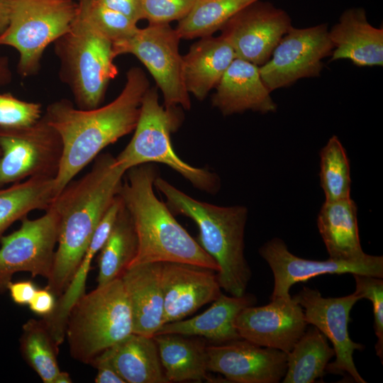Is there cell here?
Returning <instances> with one entry per match:
<instances>
[{
	"label": "cell",
	"instance_id": "obj_25",
	"mask_svg": "<svg viewBox=\"0 0 383 383\" xmlns=\"http://www.w3.org/2000/svg\"><path fill=\"white\" fill-rule=\"evenodd\" d=\"M126 383H168L153 337L132 333L104 350Z\"/></svg>",
	"mask_w": 383,
	"mask_h": 383
},
{
	"label": "cell",
	"instance_id": "obj_24",
	"mask_svg": "<svg viewBox=\"0 0 383 383\" xmlns=\"http://www.w3.org/2000/svg\"><path fill=\"white\" fill-rule=\"evenodd\" d=\"M355 201L347 199L325 201L317 218V226L330 258L360 261L368 255L362 249Z\"/></svg>",
	"mask_w": 383,
	"mask_h": 383
},
{
	"label": "cell",
	"instance_id": "obj_20",
	"mask_svg": "<svg viewBox=\"0 0 383 383\" xmlns=\"http://www.w3.org/2000/svg\"><path fill=\"white\" fill-rule=\"evenodd\" d=\"M331 61L348 60L359 67L382 66L383 28L372 26L362 8H350L328 30Z\"/></svg>",
	"mask_w": 383,
	"mask_h": 383
},
{
	"label": "cell",
	"instance_id": "obj_44",
	"mask_svg": "<svg viewBox=\"0 0 383 383\" xmlns=\"http://www.w3.org/2000/svg\"><path fill=\"white\" fill-rule=\"evenodd\" d=\"M81 1V0H78V1Z\"/></svg>",
	"mask_w": 383,
	"mask_h": 383
},
{
	"label": "cell",
	"instance_id": "obj_38",
	"mask_svg": "<svg viewBox=\"0 0 383 383\" xmlns=\"http://www.w3.org/2000/svg\"><path fill=\"white\" fill-rule=\"evenodd\" d=\"M97 370L96 383H126L110 361L101 353L91 364Z\"/></svg>",
	"mask_w": 383,
	"mask_h": 383
},
{
	"label": "cell",
	"instance_id": "obj_8",
	"mask_svg": "<svg viewBox=\"0 0 383 383\" xmlns=\"http://www.w3.org/2000/svg\"><path fill=\"white\" fill-rule=\"evenodd\" d=\"M77 13L78 3L72 0H13L0 45L18 51L22 77L37 74L45 50L70 30Z\"/></svg>",
	"mask_w": 383,
	"mask_h": 383
},
{
	"label": "cell",
	"instance_id": "obj_22",
	"mask_svg": "<svg viewBox=\"0 0 383 383\" xmlns=\"http://www.w3.org/2000/svg\"><path fill=\"white\" fill-rule=\"evenodd\" d=\"M256 302L252 295L227 296L222 293L203 313L191 318L163 324L157 334L172 333L201 336L212 342L224 343L241 339L235 321L244 308Z\"/></svg>",
	"mask_w": 383,
	"mask_h": 383
},
{
	"label": "cell",
	"instance_id": "obj_37",
	"mask_svg": "<svg viewBox=\"0 0 383 383\" xmlns=\"http://www.w3.org/2000/svg\"><path fill=\"white\" fill-rule=\"evenodd\" d=\"M56 303L55 295L45 287L36 290L28 306L33 313L45 317L53 312Z\"/></svg>",
	"mask_w": 383,
	"mask_h": 383
},
{
	"label": "cell",
	"instance_id": "obj_19",
	"mask_svg": "<svg viewBox=\"0 0 383 383\" xmlns=\"http://www.w3.org/2000/svg\"><path fill=\"white\" fill-rule=\"evenodd\" d=\"M213 106L224 116L248 110L267 113L277 110L271 91L264 84L259 67L235 58L216 87Z\"/></svg>",
	"mask_w": 383,
	"mask_h": 383
},
{
	"label": "cell",
	"instance_id": "obj_5",
	"mask_svg": "<svg viewBox=\"0 0 383 383\" xmlns=\"http://www.w3.org/2000/svg\"><path fill=\"white\" fill-rule=\"evenodd\" d=\"M133 333L128 298L121 277L84 294L70 311L65 336L72 357L91 365Z\"/></svg>",
	"mask_w": 383,
	"mask_h": 383
},
{
	"label": "cell",
	"instance_id": "obj_23",
	"mask_svg": "<svg viewBox=\"0 0 383 383\" xmlns=\"http://www.w3.org/2000/svg\"><path fill=\"white\" fill-rule=\"evenodd\" d=\"M235 58L232 47L221 35L201 38L182 56V77L187 92L199 100L204 99Z\"/></svg>",
	"mask_w": 383,
	"mask_h": 383
},
{
	"label": "cell",
	"instance_id": "obj_7",
	"mask_svg": "<svg viewBox=\"0 0 383 383\" xmlns=\"http://www.w3.org/2000/svg\"><path fill=\"white\" fill-rule=\"evenodd\" d=\"M175 109L160 104L156 89L144 94L134 134L116 164L124 170L146 163L166 165L188 180L194 187L210 194L220 188L218 177L206 169L194 167L184 162L173 150L170 135L178 127Z\"/></svg>",
	"mask_w": 383,
	"mask_h": 383
},
{
	"label": "cell",
	"instance_id": "obj_3",
	"mask_svg": "<svg viewBox=\"0 0 383 383\" xmlns=\"http://www.w3.org/2000/svg\"><path fill=\"white\" fill-rule=\"evenodd\" d=\"M119 195L138 236L137 254L130 266L148 262H180L218 272L216 262L174 218L155 194L158 175L153 163L133 167L126 173Z\"/></svg>",
	"mask_w": 383,
	"mask_h": 383
},
{
	"label": "cell",
	"instance_id": "obj_29",
	"mask_svg": "<svg viewBox=\"0 0 383 383\" xmlns=\"http://www.w3.org/2000/svg\"><path fill=\"white\" fill-rule=\"evenodd\" d=\"M335 355L328 339L315 326L305 331L287 353L284 383H312L322 378L329 360Z\"/></svg>",
	"mask_w": 383,
	"mask_h": 383
},
{
	"label": "cell",
	"instance_id": "obj_39",
	"mask_svg": "<svg viewBox=\"0 0 383 383\" xmlns=\"http://www.w3.org/2000/svg\"><path fill=\"white\" fill-rule=\"evenodd\" d=\"M38 288L30 280L12 282L7 285L12 301L21 306L28 305Z\"/></svg>",
	"mask_w": 383,
	"mask_h": 383
},
{
	"label": "cell",
	"instance_id": "obj_27",
	"mask_svg": "<svg viewBox=\"0 0 383 383\" xmlns=\"http://www.w3.org/2000/svg\"><path fill=\"white\" fill-rule=\"evenodd\" d=\"M55 197L54 177H31L0 188V238L29 212L48 209Z\"/></svg>",
	"mask_w": 383,
	"mask_h": 383
},
{
	"label": "cell",
	"instance_id": "obj_33",
	"mask_svg": "<svg viewBox=\"0 0 383 383\" xmlns=\"http://www.w3.org/2000/svg\"><path fill=\"white\" fill-rule=\"evenodd\" d=\"M77 3L79 13L112 43L129 37L138 28L135 21L96 0H81Z\"/></svg>",
	"mask_w": 383,
	"mask_h": 383
},
{
	"label": "cell",
	"instance_id": "obj_16",
	"mask_svg": "<svg viewBox=\"0 0 383 383\" xmlns=\"http://www.w3.org/2000/svg\"><path fill=\"white\" fill-rule=\"evenodd\" d=\"M303 308L293 299H271L262 306L244 308L235 318L241 339L288 353L306 331Z\"/></svg>",
	"mask_w": 383,
	"mask_h": 383
},
{
	"label": "cell",
	"instance_id": "obj_15",
	"mask_svg": "<svg viewBox=\"0 0 383 383\" xmlns=\"http://www.w3.org/2000/svg\"><path fill=\"white\" fill-rule=\"evenodd\" d=\"M259 252L273 272L274 285L271 299L291 298L289 289L293 284L321 274L350 273L383 277L382 256L368 255L365 259L355 262L331 258L303 259L289 252L284 242L277 238L265 243Z\"/></svg>",
	"mask_w": 383,
	"mask_h": 383
},
{
	"label": "cell",
	"instance_id": "obj_35",
	"mask_svg": "<svg viewBox=\"0 0 383 383\" xmlns=\"http://www.w3.org/2000/svg\"><path fill=\"white\" fill-rule=\"evenodd\" d=\"M355 280L354 293L362 299L372 301L374 313V329L377 338L376 354L383 359V281L382 278L353 274Z\"/></svg>",
	"mask_w": 383,
	"mask_h": 383
},
{
	"label": "cell",
	"instance_id": "obj_18",
	"mask_svg": "<svg viewBox=\"0 0 383 383\" xmlns=\"http://www.w3.org/2000/svg\"><path fill=\"white\" fill-rule=\"evenodd\" d=\"M214 270L180 262H162L163 324L182 320L221 294Z\"/></svg>",
	"mask_w": 383,
	"mask_h": 383
},
{
	"label": "cell",
	"instance_id": "obj_34",
	"mask_svg": "<svg viewBox=\"0 0 383 383\" xmlns=\"http://www.w3.org/2000/svg\"><path fill=\"white\" fill-rule=\"evenodd\" d=\"M42 116L40 104L19 99L11 93H0V127L29 126Z\"/></svg>",
	"mask_w": 383,
	"mask_h": 383
},
{
	"label": "cell",
	"instance_id": "obj_12",
	"mask_svg": "<svg viewBox=\"0 0 383 383\" xmlns=\"http://www.w3.org/2000/svg\"><path fill=\"white\" fill-rule=\"evenodd\" d=\"M333 49L327 24L304 28L292 26L270 58L259 67L260 77L271 92L302 78L318 77L323 67L322 60Z\"/></svg>",
	"mask_w": 383,
	"mask_h": 383
},
{
	"label": "cell",
	"instance_id": "obj_26",
	"mask_svg": "<svg viewBox=\"0 0 383 383\" xmlns=\"http://www.w3.org/2000/svg\"><path fill=\"white\" fill-rule=\"evenodd\" d=\"M153 338L169 382L209 380L204 342L172 333L157 334Z\"/></svg>",
	"mask_w": 383,
	"mask_h": 383
},
{
	"label": "cell",
	"instance_id": "obj_14",
	"mask_svg": "<svg viewBox=\"0 0 383 383\" xmlns=\"http://www.w3.org/2000/svg\"><path fill=\"white\" fill-rule=\"evenodd\" d=\"M291 26V18L284 10L258 0L228 20L221 35L231 45L236 58L260 67Z\"/></svg>",
	"mask_w": 383,
	"mask_h": 383
},
{
	"label": "cell",
	"instance_id": "obj_43",
	"mask_svg": "<svg viewBox=\"0 0 383 383\" xmlns=\"http://www.w3.org/2000/svg\"><path fill=\"white\" fill-rule=\"evenodd\" d=\"M71 382H72V380L71 379L70 374L67 372H62L61 370L58 373V374L56 376L54 380V383H71Z\"/></svg>",
	"mask_w": 383,
	"mask_h": 383
},
{
	"label": "cell",
	"instance_id": "obj_40",
	"mask_svg": "<svg viewBox=\"0 0 383 383\" xmlns=\"http://www.w3.org/2000/svg\"><path fill=\"white\" fill-rule=\"evenodd\" d=\"M106 7L118 11L136 23L141 20L139 0H96Z\"/></svg>",
	"mask_w": 383,
	"mask_h": 383
},
{
	"label": "cell",
	"instance_id": "obj_42",
	"mask_svg": "<svg viewBox=\"0 0 383 383\" xmlns=\"http://www.w3.org/2000/svg\"><path fill=\"white\" fill-rule=\"evenodd\" d=\"M11 77L8 58L0 56V85L9 84L11 81Z\"/></svg>",
	"mask_w": 383,
	"mask_h": 383
},
{
	"label": "cell",
	"instance_id": "obj_30",
	"mask_svg": "<svg viewBox=\"0 0 383 383\" xmlns=\"http://www.w3.org/2000/svg\"><path fill=\"white\" fill-rule=\"evenodd\" d=\"M21 355L44 383H54L60 372L57 354L59 345L43 318H30L22 326L19 339Z\"/></svg>",
	"mask_w": 383,
	"mask_h": 383
},
{
	"label": "cell",
	"instance_id": "obj_11",
	"mask_svg": "<svg viewBox=\"0 0 383 383\" xmlns=\"http://www.w3.org/2000/svg\"><path fill=\"white\" fill-rule=\"evenodd\" d=\"M59 233V217L51 205L43 216L21 219L18 229L0 238V295L17 272L50 276Z\"/></svg>",
	"mask_w": 383,
	"mask_h": 383
},
{
	"label": "cell",
	"instance_id": "obj_13",
	"mask_svg": "<svg viewBox=\"0 0 383 383\" xmlns=\"http://www.w3.org/2000/svg\"><path fill=\"white\" fill-rule=\"evenodd\" d=\"M293 299L303 308L305 320L317 328L333 344L335 360L328 363V372L348 373L357 383H365L353 361L355 350L363 345L353 342L349 336L350 313L357 301L361 299L355 293L338 298H324L316 289L304 287Z\"/></svg>",
	"mask_w": 383,
	"mask_h": 383
},
{
	"label": "cell",
	"instance_id": "obj_28",
	"mask_svg": "<svg viewBox=\"0 0 383 383\" xmlns=\"http://www.w3.org/2000/svg\"><path fill=\"white\" fill-rule=\"evenodd\" d=\"M138 247L133 219L123 203L111 231L100 250L97 286L121 277L135 258Z\"/></svg>",
	"mask_w": 383,
	"mask_h": 383
},
{
	"label": "cell",
	"instance_id": "obj_36",
	"mask_svg": "<svg viewBox=\"0 0 383 383\" xmlns=\"http://www.w3.org/2000/svg\"><path fill=\"white\" fill-rule=\"evenodd\" d=\"M196 0H139L141 19L150 24L170 23L184 18Z\"/></svg>",
	"mask_w": 383,
	"mask_h": 383
},
{
	"label": "cell",
	"instance_id": "obj_17",
	"mask_svg": "<svg viewBox=\"0 0 383 383\" xmlns=\"http://www.w3.org/2000/svg\"><path fill=\"white\" fill-rule=\"evenodd\" d=\"M208 370L235 383H277L287 370V353L245 340L206 346Z\"/></svg>",
	"mask_w": 383,
	"mask_h": 383
},
{
	"label": "cell",
	"instance_id": "obj_32",
	"mask_svg": "<svg viewBox=\"0 0 383 383\" xmlns=\"http://www.w3.org/2000/svg\"><path fill=\"white\" fill-rule=\"evenodd\" d=\"M320 182L326 201L350 197L349 160L336 135H333L320 151Z\"/></svg>",
	"mask_w": 383,
	"mask_h": 383
},
{
	"label": "cell",
	"instance_id": "obj_9",
	"mask_svg": "<svg viewBox=\"0 0 383 383\" xmlns=\"http://www.w3.org/2000/svg\"><path fill=\"white\" fill-rule=\"evenodd\" d=\"M57 131L42 117L31 126L0 127V188L31 177H55L62 156Z\"/></svg>",
	"mask_w": 383,
	"mask_h": 383
},
{
	"label": "cell",
	"instance_id": "obj_4",
	"mask_svg": "<svg viewBox=\"0 0 383 383\" xmlns=\"http://www.w3.org/2000/svg\"><path fill=\"white\" fill-rule=\"evenodd\" d=\"M154 187L166 199L172 212L190 218L199 231L198 243L216 262L221 289L232 296L245 294L251 271L244 255L248 209L220 206L196 200L157 176Z\"/></svg>",
	"mask_w": 383,
	"mask_h": 383
},
{
	"label": "cell",
	"instance_id": "obj_1",
	"mask_svg": "<svg viewBox=\"0 0 383 383\" xmlns=\"http://www.w3.org/2000/svg\"><path fill=\"white\" fill-rule=\"evenodd\" d=\"M148 89L144 72L134 67L127 72L120 94L104 106L84 110L67 99L47 106L43 116L59 133L63 147L55 177L56 196L104 148L134 131Z\"/></svg>",
	"mask_w": 383,
	"mask_h": 383
},
{
	"label": "cell",
	"instance_id": "obj_45",
	"mask_svg": "<svg viewBox=\"0 0 383 383\" xmlns=\"http://www.w3.org/2000/svg\"><path fill=\"white\" fill-rule=\"evenodd\" d=\"M0 155H1V151H0Z\"/></svg>",
	"mask_w": 383,
	"mask_h": 383
},
{
	"label": "cell",
	"instance_id": "obj_31",
	"mask_svg": "<svg viewBox=\"0 0 383 383\" xmlns=\"http://www.w3.org/2000/svg\"><path fill=\"white\" fill-rule=\"evenodd\" d=\"M258 0H196L179 21L176 30L184 39L212 35L240 11Z\"/></svg>",
	"mask_w": 383,
	"mask_h": 383
},
{
	"label": "cell",
	"instance_id": "obj_2",
	"mask_svg": "<svg viewBox=\"0 0 383 383\" xmlns=\"http://www.w3.org/2000/svg\"><path fill=\"white\" fill-rule=\"evenodd\" d=\"M126 172L111 154H100L89 172L69 182L53 200L59 233L45 287L55 296L71 282L96 228L120 192Z\"/></svg>",
	"mask_w": 383,
	"mask_h": 383
},
{
	"label": "cell",
	"instance_id": "obj_21",
	"mask_svg": "<svg viewBox=\"0 0 383 383\" xmlns=\"http://www.w3.org/2000/svg\"><path fill=\"white\" fill-rule=\"evenodd\" d=\"M162 262L128 267L121 276L133 321V333L155 336L163 325L164 298L161 287Z\"/></svg>",
	"mask_w": 383,
	"mask_h": 383
},
{
	"label": "cell",
	"instance_id": "obj_10",
	"mask_svg": "<svg viewBox=\"0 0 383 383\" xmlns=\"http://www.w3.org/2000/svg\"><path fill=\"white\" fill-rule=\"evenodd\" d=\"M176 29L169 23L149 24L138 28L129 37L113 43L116 56L135 55L148 70L161 90L166 109L181 106L189 109L191 102L182 77L180 40Z\"/></svg>",
	"mask_w": 383,
	"mask_h": 383
},
{
	"label": "cell",
	"instance_id": "obj_41",
	"mask_svg": "<svg viewBox=\"0 0 383 383\" xmlns=\"http://www.w3.org/2000/svg\"><path fill=\"white\" fill-rule=\"evenodd\" d=\"M13 3V0H0V36L9 25Z\"/></svg>",
	"mask_w": 383,
	"mask_h": 383
},
{
	"label": "cell",
	"instance_id": "obj_6",
	"mask_svg": "<svg viewBox=\"0 0 383 383\" xmlns=\"http://www.w3.org/2000/svg\"><path fill=\"white\" fill-rule=\"evenodd\" d=\"M54 43L60 77L70 89L77 108L99 107L109 82L118 74L112 42L78 11L70 30Z\"/></svg>",
	"mask_w": 383,
	"mask_h": 383
}]
</instances>
